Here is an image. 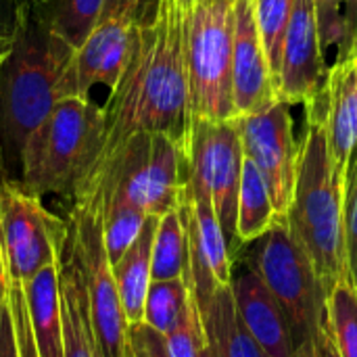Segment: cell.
<instances>
[{
	"label": "cell",
	"mask_w": 357,
	"mask_h": 357,
	"mask_svg": "<svg viewBox=\"0 0 357 357\" xmlns=\"http://www.w3.org/2000/svg\"><path fill=\"white\" fill-rule=\"evenodd\" d=\"M314 345H316V357H339L335 345H333V339L324 326V318L320 322V326L316 328L314 333Z\"/></svg>",
	"instance_id": "cell-35"
},
{
	"label": "cell",
	"mask_w": 357,
	"mask_h": 357,
	"mask_svg": "<svg viewBox=\"0 0 357 357\" xmlns=\"http://www.w3.org/2000/svg\"><path fill=\"white\" fill-rule=\"evenodd\" d=\"M199 357H209V351H207V345H205V349L201 351V356Z\"/></svg>",
	"instance_id": "cell-41"
},
{
	"label": "cell",
	"mask_w": 357,
	"mask_h": 357,
	"mask_svg": "<svg viewBox=\"0 0 357 357\" xmlns=\"http://www.w3.org/2000/svg\"><path fill=\"white\" fill-rule=\"evenodd\" d=\"M8 284H10V278H8V274H6V268L0 264V307L6 303V299H8Z\"/></svg>",
	"instance_id": "cell-38"
},
{
	"label": "cell",
	"mask_w": 357,
	"mask_h": 357,
	"mask_svg": "<svg viewBox=\"0 0 357 357\" xmlns=\"http://www.w3.org/2000/svg\"><path fill=\"white\" fill-rule=\"evenodd\" d=\"M324 326L339 357H357V291L351 276H343L328 293Z\"/></svg>",
	"instance_id": "cell-24"
},
{
	"label": "cell",
	"mask_w": 357,
	"mask_h": 357,
	"mask_svg": "<svg viewBox=\"0 0 357 357\" xmlns=\"http://www.w3.org/2000/svg\"><path fill=\"white\" fill-rule=\"evenodd\" d=\"M21 284L38 357H65L56 264L46 266L31 280Z\"/></svg>",
	"instance_id": "cell-18"
},
{
	"label": "cell",
	"mask_w": 357,
	"mask_h": 357,
	"mask_svg": "<svg viewBox=\"0 0 357 357\" xmlns=\"http://www.w3.org/2000/svg\"><path fill=\"white\" fill-rule=\"evenodd\" d=\"M293 357H316V345H314V337L301 341L295 349V356Z\"/></svg>",
	"instance_id": "cell-37"
},
{
	"label": "cell",
	"mask_w": 357,
	"mask_h": 357,
	"mask_svg": "<svg viewBox=\"0 0 357 357\" xmlns=\"http://www.w3.org/2000/svg\"><path fill=\"white\" fill-rule=\"evenodd\" d=\"M0 357H21L19 345H17V335H15V324H13V314L8 299L0 307Z\"/></svg>",
	"instance_id": "cell-34"
},
{
	"label": "cell",
	"mask_w": 357,
	"mask_h": 357,
	"mask_svg": "<svg viewBox=\"0 0 357 357\" xmlns=\"http://www.w3.org/2000/svg\"><path fill=\"white\" fill-rule=\"evenodd\" d=\"M322 77L324 50L320 42L316 6L314 0H297L282 42L278 98L287 105H307L320 96Z\"/></svg>",
	"instance_id": "cell-13"
},
{
	"label": "cell",
	"mask_w": 357,
	"mask_h": 357,
	"mask_svg": "<svg viewBox=\"0 0 357 357\" xmlns=\"http://www.w3.org/2000/svg\"><path fill=\"white\" fill-rule=\"evenodd\" d=\"M8 305H10V314H13L19 354H21V357H38V349L33 343V333H31V322H29L27 305H25V297H23V284L19 280H13V278L8 284Z\"/></svg>",
	"instance_id": "cell-29"
},
{
	"label": "cell",
	"mask_w": 357,
	"mask_h": 357,
	"mask_svg": "<svg viewBox=\"0 0 357 357\" xmlns=\"http://www.w3.org/2000/svg\"><path fill=\"white\" fill-rule=\"evenodd\" d=\"M255 243L247 261L264 280L287 314L295 345L314 337L324 318L326 293L316 276V270L293 236L284 218H278L272 228Z\"/></svg>",
	"instance_id": "cell-8"
},
{
	"label": "cell",
	"mask_w": 357,
	"mask_h": 357,
	"mask_svg": "<svg viewBox=\"0 0 357 357\" xmlns=\"http://www.w3.org/2000/svg\"><path fill=\"white\" fill-rule=\"evenodd\" d=\"M209 357H266L243 326L230 287H218L201 307Z\"/></svg>",
	"instance_id": "cell-20"
},
{
	"label": "cell",
	"mask_w": 357,
	"mask_h": 357,
	"mask_svg": "<svg viewBox=\"0 0 357 357\" xmlns=\"http://www.w3.org/2000/svg\"><path fill=\"white\" fill-rule=\"evenodd\" d=\"M136 31L138 21L134 19H100L71 54L63 96H90L94 86H105L111 94L130 65Z\"/></svg>",
	"instance_id": "cell-12"
},
{
	"label": "cell",
	"mask_w": 357,
	"mask_h": 357,
	"mask_svg": "<svg viewBox=\"0 0 357 357\" xmlns=\"http://www.w3.org/2000/svg\"><path fill=\"white\" fill-rule=\"evenodd\" d=\"M56 268H59L65 357H94V333L90 324L88 295H86L79 259L71 243L69 230L63 241Z\"/></svg>",
	"instance_id": "cell-17"
},
{
	"label": "cell",
	"mask_w": 357,
	"mask_h": 357,
	"mask_svg": "<svg viewBox=\"0 0 357 357\" xmlns=\"http://www.w3.org/2000/svg\"><path fill=\"white\" fill-rule=\"evenodd\" d=\"M243 159L245 153L236 117L192 119L186 184L203 190L211 199L228 245L236 243V199Z\"/></svg>",
	"instance_id": "cell-10"
},
{
	"label": "cell",
	"mask_w": 357,
	"mask_h": 357,
	"mask_svg": "<svg viewBox=\"0 0 357 357\" xmlns=\"http://www.w3.org/2000/svg\"><path fill=\"white\" fill-rule=\"evenodd\" d=\"M188 274V234L180 205L157 222L151 257L153 280H174Z\"/></svg>",
	"instance_id": "cell-23"
},
{
	"label": "cell",
	"mask_w": 357,
	"mask_h": 357,
	"mask_svg": "<svg viewBox=\"0 0 357 357\" xmlns=\"http://www.w3.org/2000/svg\"><path fill=\"white\" fill-rule=\"evenodd\" d=\"M146 15H151V13H146V0H105V8H102L100 19L117 17V19L140 21Z\"/></svg>",
	"instance_id": "cell-33"
},
{
	"label": "cell",
	"mask_w": 357,
	"mask_h": 357,
	"mask_svg": "<svg viewBox=\"0 0 357 357\" xmlns=\"http://www.w3.org/2000/svg\"><path fill=\"white\" fill-rule=\"evenodd\" d=\"M278 98V88L255 21V0H234L232 102L234 113H253Z\"/></svg>",
	"instance_id": "cell-14"
},
{
	"label": "cell",
	"mask_w": 357,
	"mask_h": 357,
	"mask_svg": "<svg viewBox=\"0 0 357 357\" xmlns=\"http://www.w3.org/2000/svg\"><path fill=\"white\" fill-rule=\"evenodd\" d=\"M157 222H159L157 215H149L144 220L138 236L134 238V243L113 264L119 303H121L123 316L128 320V326L142 324L144 299H146L149 287L153 282L151 257H153V238H155Z\"/></svg>",
	"instance_id": "cell-19"
},
{
	"label": "cell",
	"mask_w": 357,
	"mask_h": 357,
	"mask_svg": "<svg viewBox=\"0 0 357 357\" xmlns=\"http://www.w3.org/2000/svg\"><path fill=\"white\" fill-rule=\"evenodd\" d=\"M27 4H36V2H40V0H25Z\"/></svg>",
	"instance_id": "cell-42"
},
{
	"label": "cell",
	"mask_w": 357,
	"mask_h": 357,
	"mask_svg": "<svg viewBox=\"0 0 357 357\" xmlns=\"http://www.w3.org/2000/svg\"><path fill=\"white\" fill-rule=\"evenodd\" d=\"M347 52H357V25H356V33H354V40H351V46H349V50ZM345 56V54H343Z\"/></svg>",
	"instance_id": "cell-39"
},
{
	"label": "cell",
	"mask_w": 357,
	"mask_h": 357,
	"mask_svg": "<svg viewBox=\"0 0 357 357\" xmlns=\"http://www.w3.org/2000/svg\"><path fill=\"white\" fill-rule=\"evenodd\" d=\"M354 284H356V291H357V272H356V276H354Z\"/></svg>",
	"instance_id": "cell-43"
},
{
	"label": "cell",
	"mask_w": 357,
	"mask_h": 357,
	"mask_svg": "<svg viewBox=\"0 0 357 357\" xmlns=\"http://www.w3.org/2000/svg\"><path fill=\"white\" fill-rule=\"evenodd\" d=\"M27 10L25 0H0V69L15 50L19 27Z\"/></svg>",
	"instance_id": "cell-30"
},
{
	"label": "cell",
	"mask_w": 357,
	"mask_h": 357,
	"mask_svg": "<svg viewBox=\"0 0 357 357\" xmlns=\"http://www.w3.org/2000/svg\"><path fill=\"white\" fill-rule=\"evenodd\" d=\"M65 236L67 222L50 213L42 197L17 180L0 182V251L8 278L27 282L56 264Z\"/></svg>",
	"instance_id": "cell-9"
},
{
	"label": "cell",
	"mask_w": 357,
	"mask_h": 357,
	"mask_svg": "<svg viewBox=\"0 0 357 357\" xmlns=\"http://www.w3.org/2000/svg\"><path fill=\"white\" fill-rule=\"evenodd\" d=\"M297 0H255V21L257 29L268 54V63L278 88V69H280V54L287 27L291 23V15Z\"/></svg>",
	"instance_id": "cell-26"
},
{
	"label": "cell",
	"mask_w": 357,
	"mask_h": 357,
	"mask_svg": "<svg viewBox=\"0 0 357 357\" xmlns=\"http://www.w3.org/2000/svg\"><path fill=\"white\" fill-rule=\"evenodd\" d=\"M276 220L278 213L274 209L268 186L253 161L245 157L236 199V243L251 245L261 234H266Z\"/></svg>",
	"instance_id": "cell-22"
},
{
	"label": "cell",
	"mask_w": 357,
	"mask_h": 357,
	"mask_svg": "<svg viewBox=\"0 0 357 357\" xmlns=\"http://www.w3.org/2000/svg\"><path fill=\"white\" fill-rule=\"evenodd\" d=\"M31 17L71 48H77L100 21L105 0H40L27 4Z\"/></svg>",
	"instance_id": "cell-21"
},
{
	"label": "cell",
	"mask_w": 357,
	"mask_h": 357,
	"mask_svg": "<svg viewBox=\"0 0 357 357\" xmlns=\"http://www.w3.org/2000/svg\"><path fill=\"white\" fill-rule=\"evenodd\" d=\"M343 222H345V249L351 278L357 272V151L354 153L345 174V199H343Z\"/></svg>",
	"instance_id": "cell-28"
},
{
	"label": "cell",
	"mask_w": 357,
	"mask_h": 357,
	"mask_svg": "<svg viewBox=\"0 0 357 357\" xmlns=\"http://www.w3.org/2000/svg\"><path fill=\"white\" fill-rule=\"evenodd\" d=\"M192 119H232L234 0H182Z\"/></svg>",
	"instance_id": "cell-6"
},
{
	"label": "cell",
	"mask_w": 357,
	"mask_h": 357,
	"mask_svg": "<svg viewBox=\"0 0 357 357\" xmlns=\"http://www.w3.org/2000/svg\"><path fill=\"white\" fill-rule=\"evenodd\" d=\"M102 142V105L92 96H63L27 136L19 155V184L36 197H73L94 167Z\"/></svg>",
	"instance_id": "cell-5"
},
{
	"label": "cell",
	"mask_w": 357,
	"mask_h": 357,
	"mask_svg": "<svg viewBox=\"0 0 357 357\" xmlns=\"http://www.w3.org/2000/svg\"><path fill=\"white\" fill-rule=\"evenodd\" d=\"M102 117L100 155L142 132L167 134L188 155L192 111L182 0H155L153 15L138 21L130 65L102 105Z\"/></svg>",
	"instance_id": "cell-1"
},
{
	"label": "cell",
	"mask_w": 357,
	"mask_h": 357,
	"mask_svg": "<svg viewBox=\"0 0 357 357\" xmlns=\"http://www.w3.org/2000/svg\"><path fill=\"white\" fill-rule=\"evenodd\" d=\"M307 126L299 142L297 180L293 201L284 215L293 236L307 253L316 276L328 297L333 287L351 276L345 249V174H341L328 151L324 94L305 105Z\"/></svg>",
	"instance_id": "cell-2"
},
{
	"label": "cell",
	"mask_w": 357,
	"mask_h": 357,
	"mask_svg": "<svg viewBox=\"0 0 357 357\" xmlns=\"http://www.w3.org/2000/svg\"><path fill=\"white\" fill-rule=\"evenodd\" d=\"M190 289L192 287H190L188 274L182 278H174V280H153L144 299L142 322L165 337L180 320L186 307Z\"/></svg>",
	"instance_id": "cell-25"
},
{
	"label": "cell",
	"mask_w": 357,
	"mask_h": 357,
	"mask_svg": "<svg viewBox=\"0 0 357 357\" xmlns=\"http://www.w3.org/2000/svg\"><path fill=\"white\" fill-rule=\"evenodd\" d=\"M322 94L331 159L341 174H347L357 151V52L337 59Z\"/></svg>",
	"instance_id": "cell-16"
},
{
	"label": "cell",
	"mask_w": 357,
	"mask_h": 357,
	"mask_svg": "<svg viewBox=\"0 0 357 357\" xmlns=\"http://www.w3.org/2000/svg\"><path fill=\"white\" fill-rule=\"evenodd\" d=\"M94 357H107L105 354H102V349L98 347V343L94 341Z\"/></svg>",
	"instance_id": "cell-40"
},
{
	"label": "cell",
	"mask_w": 357,
	"mask_h": 357,
	"mask_svg": "<svg viewBox=\"0 0 357 357\" xmlns=\"http://www.w3.org/2000/svg\"><path fill=\"white\" fill-rule=\"evenodd\" d=\"M0 264L4 266V259H2V251H0Z\"/></svg>",
	"instance_id": "cell-44"
},
{
	"label": "cell",
	"mask_w": 357,
	"mask_h": 357,
	"mask_svg": "<svg viewBox=\"0 0 357 357\" xmlns=\"http://www.w3.org/2000/svg\"><path fill=\"white\" fill-rule=\"evenodd\" d=\"M73 50L38 23L27 6L15 50L0 69V144L17 165L27 136L63 98Z\"/></svg>",
	"instance_id": "cell-4"
},
{
	"label": "cell",
	"mask_w": 357,
	"mask_h": 357,
	"mask_svg": "<svg viewBox=\"0 0 357 357\" xmlns=\"http://www.w3.org/2000/svg\"><path fill=\"white\" fill-rule=\"evenodd\" d=\"M345 2H349V0H314L322 50L328 48L335 42H341L343 38L347 40L345 19L341 17V4H345Z\"/></svg>",
	"instance_id": "cell-31"
},
{
	"label": "cell",
	"mask_w": 357,
	"mask_h": 357,
	"mask_svg": "<svg viewBox=\"0 0 357 357\" xmlns=\"http://www.w3.org/2000/svg\"><path fill=\"white\" fill-rule=\"evenodd\" d=\"M289 107L276 98L253 113L236 117L243 153L259 169L278 218L287 215L293 201L299 163V144L293 136Z\"/></svg>",
	"instance_id": "cell-11"
},
{
	"label": "cell",
	"mask_w": 357,
	"mask_h": 357,
	"mask_svg": "<svg viewBox=\"0 0 357 357\" xmlns=\"http://www.w3.org/2000/svg\"><path fill=\"white\" fill-rule=\"evenodd\" d=\"M230 289L243 326L266 357L295 356L297 345L287 314L249 264L241 274H232Z\"/></svg>",
	"instance_id": "cell-15"
},
{
	"label": "cell",
	"mask_w": 357,
	"mask_h": 357,
	"mask_svg": "<svg viewBox=\"0 0 357 357\" xmlns=\"http://www.w3.org/2000/svg\"><path fill=\"white\" fill-rule=\"evenodd\" d=\"M186 182L188 155L180 144L167 134L142 132L100 155L73 197L96 192L102 209L134 207L161 218L180 205Z\"/></svg>",
	"instance_id": "cell-3"
},
{
	"label": "cell",
	"mask_w": 357,
	"mask_h": 357,
	"mask_svg": "<svg viewBox=\"0 0 357 357\" xmlns=\"http://www.w3.org/2000/svg\"><path fill=\"white\" fill-rule=\"evenodd\" d=\"M128 357H169L165 337L144 322L128 326Z\"/></svg>",
	"instance_id": "cell-32"
},
{
	"label": "cell",
	"mask_w": 357,
	"mask_h": 357,
	"mask_svg": "<svg viewBox=\"0 0 357 357\" xmlns=\"http://www.w3.org/2000/svg\"><path fill=\"white\" fill-rule=\"evenodd\" d=\"M67 230L86 284L94 341L107 357H128V320L119 303L113 264L105 245L102 203L96 192L73 197Z\"/></svg>",
	"instance_id": "cell-7"
},
{
	"label": "cell",
	"mask_w": 357,
	"mask_h": 357,
	"mask_svg": "<svg viewBox=\"0 0 357 357\" xmlns=\"http://www.w3.org/2000/svg\"><path fill=\"white\" fill-rule=\"evenodd\" d=\"M205 326L201 318V307L190 289L186 307L176 322V326L165 335V347L169 357H199L205 349Z\"/></svg>",
	"instance_id": "cell-27"
},
{
	"label": "cell",
	"mask_w": 357,
	"mask_h": 357,
	"mask_svg": "<svg viewBox=\"0 0 357 357\" xmlns=\"http://www.w3.org/2000/svg\"><path fill=\"white\" fill-rule=\"evenodd\" d=\"M349 13L345 17V29H347V48H345V54L351 46V40H354V33H356V25H357V0H349Z\"/></svg>",
	"instance_id": "cell-36"
}]
</instances>
